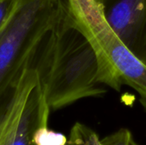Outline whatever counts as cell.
<instances>
[{
	"mask_svg": "<svg viewBox=\"0 0 146 145\" xmlns=\"http://www.w3.org/2000/svg\"><path fill=\"white\" fill-rule=\"evenodd\" d=\"M60 0H21L0 33V102L53 25Z\"/></svg>",
	"mask_w": 146,
	"mask_h": 145,
	"instance_id": "cell-3",
	"label": "cell"
},
{
	"mask_svg": "<svg viewBox=\"0 0 146 145\" xmlns=\"http://www.w3.org/2000/svg\"><path fill=\"white\" fill-rule=\"evenodd\" d=\"M21 0H0V33L10 21Z\"/></svg>",
	"mask_w": 146,
	"mask_h": 145,
	"instance_id": "cell-10",
	"label": "cell"
},
{
	"mask_svg": "<svg viewBox=\"0 0 146 145\" xmlns=\"http://www.w3.org/2000/svg\"><path fill=\"white\" fill-rule=\"evenodd\" d=\"M61 2L96 50L104 68V84L115 91H120L124 85L133 88L146 112V65L111 29L99 0Z\"/></svg>",
	"mask_w": 146,
	"mask_h": 145,
	"instance_id": "cell-2",
	"label": "cell"
},
{
	"mask_svg": "<svg viewBox=\"0 0 146 145\" xmlns=\"http://www.w3.org/2000/svg\"><path fill=\"white\" fill-rule=\"evenodd\" d=\"M111 29L146 65V0H99Z\"/></svg>",
	"mask_w": 146,
	"mask_h": 145,
	"instance_id": "cell-4",
	"label": "cell"
},
{
	"mask_svg": "<svg viewBox=\"0 0 146 145\" xmlns=\"http://www.w3.org/2000/svg\"><path fill=\"white\" fill-rule=\"evenodd\" d=\"M38 82L37 71L28 63L0 102V145H6L16 131L27 101Z\"/></svg>",
	"mask_w": 146,
	"mask_h": 145,
	"instance_id": "cell-5",
	"label": "cell"
},
{
	"mask_svg": "<svg viewBox=\"0 0 146 145\" xmlns=\"http://www.w3.org/2000/svg\"><path fill=\"white\" fill-rule=\"evenodd\" d=\"M72 129L75 132L80 145H101L98 134L89 126L76 122Z\"/></svg>",
	"mask_w": 146,
	"mask_h": 145,
	"instance_id": "cell-9",
	"label": "cell"
},
{
	"mask_svg": "<svg viewBox=\"0 0 146 145\" xmlns=\"http://www.w3.org/2000/svg\"><path fill=\"white\" fill-rule=\"evenodd\" d=\"M32 62L50 110L63 109L85 98L103 97L107 93L102 62L62 2L53 25L33 53Z\"/></svg>",
	"mask_w": 146,
	"mask_h": 145,
	"instance_id": "cell-1",
	"label": "cell"
},
{
	"mask_svg": "<svg viewBox=\"0 0 146 145\" xmlns=\"http://www.w3.org/2000/svg\"><path fill=\"white\" fill-rule=\"evenodd\" d=\"M101 145H139L133 138L132 132L123 127L100 140Z\"/></svg>",
	"mask_w": 146,
	"mask_h": 145,
	"instance_id": "cell-8",
	"label": "cell"
},
{
	"mask_svg": "<svg viewBox=\"0 0 146 145\" xmlns=\"http://www.w3.org/2000/svg\"><path fill=\"white\" fill-rule=\"evenodd\" d=\"M68 138L48 128V124L40 125L33 134L34 145H67Z\"/></svg>",
	"mask_w": 146,
	"mask_h": 145,
	"instance_id": "cell-7",
	"label": "cell"
},
{
	"mask_svg": "<svg viewBox=\"0 0 146 145\" xmlns=\"http://www.w3.org/2000/svg\"><path fill=\"white\" fill-rule=\"evenodd\" d=\"M50 112V109L38 82L27 101L16 131L6 145H34V132L40 125L48 124Z\"/></svg>",
	"mask_w": 146,
	"mask_h": 145,
	"instance_id": "cell-6",
	"label": "cell"
},
{
	"mask_svg": "<svg viewBox=\"0 0 146 145\" xmlns=\"http://www.w3.org/2000/svg\"><path fill=\"white\" fill-rule=\"evenodd\" d=\"M67 145H80L75 132L72 128H71V131H70V133H69V138L68 139Z\"/></svg>",
	"mask_w": 146,
	"mask_h": 145,
	"instance_id": "cell-11",
	"label": "cell"
}]
</instances>
